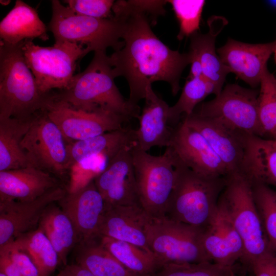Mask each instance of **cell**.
Wrapping results in <instances>:
<instances>
[{
    "mask_svg": "<svg viewBox=\"0 0 276 276\" xmlns=\"http://www.w3.org/2000/svg\"><path fill=\"white\" fill-rule=\"evenodd\" d=\"M51 5L52 14L48 29L55 42L83 44L88 53L106 51L109 47L115 51L123 47L122 24L114 16L102 19L78 15L58 0L51 1Z\"/></svg>",
    "mask_w": 276,
    "mask_h": 276,
    "instance_id": "5b68a950",
    "label": "cell"
},
{
    "mask_svg": "<svg viewBox=\"0 0 276 276\" xmlns=\"http://www.w3.org/2000/svg\"><path fill=\"white\" fill-rule=\"evenodd\" d=\"M229 268L209 261L170 263L162 266L151 276H224Z\"/></svg>",
    "mask_w": 276,
    "mask_h": 276,
    "instance_id": "d590c367",
    "label": "cell"
},
{
    "mask_svg": "<svg viewBox=\"0 0 276 276\" xmlns=\"http://www.w3.org/2000/svg\"><path fill=\"white\" fill-rule=\"evenodd\" d=\"M192 60L189 78H195L203 77V70L201 63L198 56L192 50Z\"/></svg>",
    "mask_w": 276,
    "mask_h": 276,
    "instance_id": "b9f144b4",
    "label": "cell"
},
{
    "mask_svg": "<svg viewBox=\"0 0 276 276\" xmlns=\"http://www.w3.org/2000/svg\"><path fill=\"white\" fill-rule=\"evenodd\" d=\"M254 197L268 239L276 254V191L261 183H252Z\"/></svg>",
    "mask_w": 276,
    "mask_h": 276,
    "instance_id": "836d02e7",
    "label": "cell"
},
{
    "mask_svg": "<svg viewBox=\"0 0 276 276\" xmlns=\"http://www.w3.org/2000/svg\"><path fill=\"white\" fill-rule=\"evenodd\" d=\"M134 132L127 126L66 144L67 170L96 156H104L109 160L123 148L135 146Z\"/></svg>",
    "mask_w": 276,
    "mask_h": 276,
    "instance_id": "603a6c76",
    "label": "cell"
},
{
    "mask_svg": "<svg viewBox=\"0 0 276 276\" xmlns=\"http://www.w3.org/2000/svg\"><path fill=\"white\" fill-rule=\"evenodd\" d=\"M0 276H6V275H5L3 273L0 272Z\"/></svg>",
    "mask_w": 276,
    "mask_h": 276,
    "instance_id": "f6af8a7d",
    "label": "cell"
},
{
    "mask_svg": "<svg viewBox=\"0 0 276 276\" xmlns=\"http://www.w3.org/2000/svg\"><path fill=\"white\" fill-rule=\"evenodd\" d=\"M114 78L106 51L95 52L86 69L74 75L66 88L53 95L58 100L86 111L105 110L130 120L137 118L140 107L123 97Z\"/></svg>",
    "mask_w": 276,
    "mask_h": 276,
    "instance_id": "7a4b0ae2",
    "label": "cell"
},
{
    "mask_svg": "<svg viewBox=\"0 0 276 276\" xmlns=\"http://www.w3.org/2000/svg\"><path fill=\"white\" fill-rule=\"evenodd\" d=\"M0 248L9 252L22 276H40L38 268L28 254L16 246L13 241Z\"/></svg>",
    "mask_w": 276,
    "mask_h": 276,
    "instance_id": "74e56055",
    "label": "cell"
},
{
    "mask_svg": "<svg viewBox=\"0 0 276 276\" xmlns=\"http://www.w3.org/2000/svg\"><path fill=\"white\" fill-rule=\"evenodd\" d=\"M45 25L37 11L24 1L17 0L0 22V40L17 44L25 40L49 39Z\"/></svg>",
    "mask_w": 276,
    "mask_h": 276,
    "instance_id": "cb8c5ba5",
    "label": "cell"
},
{
    "mask_svg": "<svg viewBox=\"0 0 276 276\" xmlns=\"http://www.w3.org/2000/svg\"><path fill=\"white\" fill-rule=\"evenodd\" d=\"M22 50L27 65L44 94L53 89L66 88L74 76L77 61L88 53L83 44L68 41L41 47L33 40H25Z\"/></svg>",
    "mask_w": 276,
    "mask_h": 276,
    "instance_id": "9c48e42d",
    "label": "cell"
},
{
    "mask_svg": "<svg viewBox=\"0 0 276 276\" xmlns=\"http://www.w3.org/2000/svg\"><path fill=\"white\" fill-rule=\"evenodd\" d=\"M176 178L166 216L204 229L217 209L226 177H206L188 168L177 156Z\"/></svg>",
    "mask_w": 276,
    "mask_h": 276,
    "instance_id": "277c9868",
    "label": "cell"
},
{
    "mask_svg": "<svg viewBox=\"0 0 276 276\" xmlns=\"http://www.w3.org/2000/svg\"><path fill=\"white\" fill-rule=\"evenodd\" d=\"M131 154L141 207L151 218L165 216L175 181L176 154L169 146L155 156L135 146Z\"/></svg>",
    "mask_w": 276,
    "mask_h": 276,
    "instance_id": "52a82bcc",
    "label": "cell"
},
{
    "mask_svg": "<svg viewBox=\"0 0 276 276\" xmlns=\"http://www.w3.org/2000/svg\"><path fill=\"white\" fill-rule=\"evenodd\" d=\"M20 147L30 166L63 177L66 168V143L58 126L41 111L23 137Z\"/></svg>",
    "mask_w": 276,
    "mask_h": 276,
    "instance_id": "7c38bea8",
    "label": "cell"
},
{
    "mask_svg": "<svg viewBox=\"0 0 276 276\" xmlns=\"http://www.w3.org/2000/svg\"><path fill=\"white\" fill-rule=\"evenodd\" d=\"M275 41L266 43H248L229 38L217 50L222 63L230 73L255 88L260 85L267 62L275 51Z\"/></svg>",
    "mask_w": 276,
    "mask_h": 276,
    "instance_id": "d6986e66",
    "label": "cell"
},
{
    "mask_svg": "<svg viewBox=\"0 0 276 276\" xmlns=\"http://www.w3.org/2000/svg\"><path fill=\"white\" fill-rule=\"evenodd\" d=\"M202 244L209 261L225 268H232L243 259V241L223 204L218 200L217 209L203 229Z\"/></svg>",
    "mask_w": 276,
    "mask_h": 276,
    "instance_id": "ac0fdd59",
    "label": "cell"
},
{
    "mask_svg": "<svg viewBox=\"0 0 276 276\" xmlns=\"http://www.w3.org/2000/svg\"><path fill=\"white\" fill-rule=\"evenodd\" d=\"M23 42L0 40V119L33 118L43 109L50 93L40 91L26 62Z\"/></svg>",
    "mask_w": 276,
    "mask_h": 276,
    "instance_id": "3957f363",
    "label": "cell"
},
{
    "mask_svg": "<svg viewBox=\"0 0 276 276\" xmlns=\"http://www.w3.org/2000/svg\"><path fill=\"white\" fill-rule=\"evenodd\" d=\"M113 16L122 24L124 45L108 56L115 78L124 77L129 87V102L139 105L147 89L155 81L169 84L173 96L180 89L181 74L192 60V53L170 49L152 31L149 15L139 1H117Z\"/></svg>",
    "mask_w": 276,
    "mask_h": 276,
    "instance_id": "6da1fadb",
    "label": "cell"
},
{
    "mask_svg": "<svg viewBox=\"0 0 276 276\" xmlns=\"http://www.w3.org/2000/svg\"><path fill=\"white\" fill-rule=\"evenodd\" d=\"M209 95L203 77L188 79L177 102L170 106L169 120L171 126H177L182 117L191 115L199 104Z\"/></svg>",
    "mask_w": 276,
    "mask_h": 276,
    "instance_id": "d6a6232c",
    "label": "cell"
},
{
    "mask_svg": "<svg viewBox=\"0 0 276 276\" xmlns=\"http://www.w3.org/2000/svg\"><path fill=\"white\" fill-rule=\"evenodd\" d=\"M66 192L61 186L32 201H0V247L36 228L46 209Z\"/></svg>",
    "mask_w": 276,
    "mask_h": 276,
    "instance_id": "2e32d148",
    "label": "cell"
},
{
    "mask_svg": "<svg viewBox=\"0 0 276 276\" xmlns=\"http://www.w3.org/2000/svg\"><path fill=\"white\" fill-rule=\"evenodd\" d=\"M35 117L25 120L13 118L0 119V171L30 166L20 143Z\"/></svg>",
    "mask_w": 276,
    "mask_h": 276,
    "instance_id": "4316f807",
    "label": "cell"
},
{
    "mask_svg": "<svg viewBox=\"0 0 276 276\" xmlns=\"http://www.w3.org/2000/svg\"><path fill=\"white\" fill-rule=\"evenodd\" d=\"M167 2L171 4L179 22L178 40L198 32L205 1L170 0Z\"/></svg>",
    "mask_w": 276,
    "mask_h": 276,
    "instance_id": "e575fe53",
    "label": "cell"
},
{
    "mask_svg": "<svg viewBox=\"0 0 276 276\" xmlns=\"http://www.w3.org/2000/svg\"><path fill=\"white\" fill-rule=\"evenodd\" d=\"M64 3L75 13L91 17L107 19L113 17L112 0H66Z\"/></svg>",
    "mask_w": 276,
    "mask_h": 276,
    "instance_id": "8d00e7d4",
    "label": "cell"
},
{
    "mask_svg": "<svg viewBox=\"0 0 276 276\" xmlns=\"http://www.w3.org/2000/svg\"><path fill=\"white\" fill-rule=\"evenodd\" d=\"M104 247L124 267L141 276H151L160 266L152 253L132 244L106 237H100Z\"/></svg>",
    "mask_w": 276,
    "mask_h": 276,
    "instance_id": "f546056e",
    "label": "cell"
},
{
    "mask_svg": "<svg viewBox=\"0 0 276 276\" xmlns=\"http://www.w3.org/2000/svg\"><path fill=\"white\" fill-rule=\"evenodd\" d=\"M274 60L276 63V41H275V51L274 52Z\"/></svg>",
    "mask_w": 276,
    "mask_h": 276,
    "instance_id": "ee69618b",
    "label": "cell"
},
{
    "mask_svg": "<svg viewBox=\"0 0 276 276\" xmlns=\"http://www.w3.org/2000/svg\"><path fill=\"white\" fill-rule=\"evenodd\" d=\"M219 199L243 241L244 260L249 264L271 250L254 199L252 182L246 175L227 176Z\"/></svg>",
    "mask_w": 276,
    "mask_h": 276,
    "instance_id": "8992f818",
    "label": "cell"
},
{
    "mask_svg": "<svg viewBox=\"0 0 276 276\" xmlns=\"http://www.w3.org/2000/svg\"><path fill=\"white\" fill-rule=\"evenodd\" d=\"M181 120L206 139L226 167L229 175H246L248 149L252 135L195 113Z\"/></svg>",
    "mask_w": 276,
    "mask_h": 276,
    "instance_id": "4fadbf2b",
    "label": "cell"
},
{
    "mask_svg": "<svg viewBox=\"0 0 276 276\" xmlns=\"http://www.w3.org/2000/svg\"><path fill=\"white\" fill-rule=\"evenodd\" d=\"M58 126L66 144L121 129L130 119L111 112L88 111L55 98L51 92L42 110Z\"/></svg>",
    "mask_w": 276,
    "mask_h": 276,
    "instance_id": "8fae6325",
    "label": "cell"
},
{
    "mask_svg": "<svg viewBox=\"0 0 276 276\" xmlns=\"http://www.w3.org/2000/svg\"><path fill=\"white\" fill-rule=\"evenodd\" d=\"M258 96L256 90L228 84L215 98L198 105L193 112L248 135L264 137L259 115Z\"/></svg>",
    "mask_w": 276,
    "mask_h": 276,
    "instance_id": "30bf717a",
    "label": "cell"
},
{
    "mask_svg": "<svg viewBox=\"0 0 276 276\" xmlns=\"http://www.w3.org/2000/svg\"><path fill=\"white\" fill-rule=\"evenodd\" d=\"M38 226L57 252L59 263L66 265L69 252L79 242L76 230L69 217L59 206L54 203L44 212Z\"/></svg>",
    "mask_w": 276,
    "mask_h": 276,
    "instance_id": "484cf974",
    "label": "cell"
},
{
    "mask_svg": "<svg viewBox=\"0 0 276 276\" xmlns=\"http://www.w3.org/2000/svg\"><path fill=\"white\" fill-rule=\"evenodd\" d=\"M150 217L140 206H106L99 236L128 242L151 252L146 234Z\"/></svg>",
    "mask_w": 276,
    "mask_h": 276,
    "instance_id": "44dd1931",
    "label": "cell"
},
{
    "mask_svg": "<svg viewBox=\"0 0 276 276\" xmlns=\"http://www.w3.org/2000/svg\"><path fill=\"white\" fill-rule=\"evenodd\" d=\"M224 276H238V275H236L233 272L232 270V268H231L228 270V271H227V272L226 273Z\"/></svg>",
    "mask_w": 276,
    "mask_h": 276,
    "instance_id": "7bdbcfd3",
    "label": "cell"
},
{
    "mask_svg": "<svg viewBox=\"0 0 276 276\" xmlns=\"http://www.w3.org/2000/svg\"><path fill=\"white\" fill-rule=\"evenodd\" d=\"M0 272L6 276H22L9 252L0 248Z\"/></svg>",
    "mask_w": 276,
    "mask_h": 276,
    "instance_id": "ab89813d",
    "label": "cell"
},
{
    "mask_svg": "<svg viewBox=\"0 0 276 276\" xmlns=\"http://www.w3.org/2000/svg\"><path fill=\"white\" fill-rule=\"evenodd\" d=\"M133 147L121 149L94 178L106 206H141L131 154Z\"/></svg>",
    "mask_w": 276,
    "mask_h": 276,
    "instance_id": "5bb4252c",
    "label": "cell"
},
{
    "mask_svg": "<svg viewBox=\"0 0 276 276\" xmlns=\"http://www.w3.org/2000/svg\"><path fill=\"white\" fill-rule=\"evenodd\" d=\"M209 22V32L201 34L197 32L190 37V50L198 56L200 61L203 77L213 82L220 93L226 77L230 72L216 54L215 40L225 22L224 19L216 17Z\"/></svg>",
    "mask_w": 276,
    "mask_h": 276,
    "instance_id": "d4e9b609",
    "label": "cell"
},
{
    "mask_svg": "<svg viewBox=\"0 0 276 276\" xmlns=\"http://www.w3.org/2000/svg\"><path fill=\"white\" fill-rule=\"evenodd\" d=\"M203 230L166 216L150 217L146 227L148 246L160 267L170 263L210 262L202 246Z\"/></svg>",
    "mask_w": 276,
    "mask_h": 276,
    "instance_id": "ba28073f",
    "label": "cell"
},
{
    "mask_svg": "<svg viewBox=\"0 0 276 276\" xmlns=\"http://www.w3.org/2000/svg\"><path fill=\"white\" fill-rule=\"evenodd\" d=\"M60 186L54 175L31 166L0 171V201H32Z\"/></svg>",
    "mask_w": 276,
    "mask_h": 276,
    "instance_id": "7402d4cb",
    "label": "cell"
},
{
    "mask_svg": "<svg viewBox=\"0 0 276 276\" xmlns=\"http://www.w3.org/2000/svg\"><path fill=\"white\" fill-rule=\"evenodd\" d=\"M57 202L73 223L79 243L99 237L106 204L94 179L76 190L66 192Z\"/></svg>",
    "mask_w": 276,
    "mask_h": 276,
    "instance_id": "e0dca14e",
    "label": "cell"
},
{
    "mask_svg": "<svg viewBox=\"0 0 276 276\" xmlns=\"http://www.w3.org/2000/svg\"><path fill=\"white\" fill-rule=\"evenodd\" d=\"M169 146L183 164L201 176L215 178L229 175L226 167L206 139L182 120L174 127Z\"/></svg>",
    "mask_w": 276,
    "mask_h": 276,
    "instance_id": "9a60e30c",
    "label": "cell"
},
{
    "mask_svg": "<svg viewBox=\"0 0 276 276\" xmlns=\"http://www.w3.org/2000/svg\"><path fill=\"white\" fill-rule=\"evenodd\" d=\"M77 264L95 276H141L121 264L102 244L100 237L81 242Z\"/></svg>",
    "mask_w": 276,
    "mask_h": 276,
    "instance_id": "f1b7e54d",
    "label": "cell"
},
{
    "mask_svg": "<svg viewBox=\"0 0 276 276\" xmlns=\"http://www.w3.org/2000/svg\"><path fill=\"white\" fill-rule=\"evenodd\" d=\"M56 276H95L88 270L75 264L66 265Z\"/></svg>",
    "mask_w": 276,
    "mask_h": 276,
    "instance_id": "60d3db41",
    "label": "cell"
},
{
    "mask_svg": "<svg viewBox=\"0 0 276 276\" xmlns=\"http://www.w3.org/2000/svg\"><path fill=\"white\" fill-rule=\"evenodd\" d=\"M13 241L28 254L38 268L40 276H50L59 263L57 252L38 226Z\"/></svg>",
    "mask_w": 276,
    "mask_h": 276,
    "instance_id": "4dcf8cb0",
    "label": "cell"
},
{
    "mask_svg": "<svg viewBox=\"0 0 276 276\" xmlns=\"http://www.w3.org/2000/svg\"><path fill=\"white\" fill-rule=\"evenodd\" d=\"M144 107L137 119L140 126L135 129V147L147 151L153 147L169 146L174 127L169 120L170 106L153 91L147 89Z\"/></svg>",
    "mask_w": 276,
    "mask_h": 276,
    "instance_id": "ffe728a7",
    "label": "cell"
},
{
    "mask_svg": "<svg viewBox=\"0 0 276 276\" xmlns=\"http://www.w3.org/2000/svg\"><path fill=\"white\" fill-rule=\"evenodd\" d=\"M246 176L276 191V142L257 136L250 138Z\"/></svg>",
    "mask_w": 276,
    "mask_h": 276,
    "instance_id": "83f0119b",
    "label": "cell"
},
{
    "mask_svg": "<svg viewBox=\"0 0 276 276\" xmlns=\"http://www.w3.org/2000/svg\"><path fill=\"white\" fill-rule=\"evenodd\" d=\"M249 264L255 276H276V254L271 250Z\"/></svg>",
    "mask_w": 276,
    "mask_h": 276,
    "instance_id": "f35d334b",
    "label": "cell"
},
{
    "mask_svg": "<svg viewBox=\"0 0 276 276\" xmlns=\"http://www.w3.org/2000/svg\"><path fill=\"white\" fill-rule=\"evenodd\" d=\"M258 96L260 123L265 135L276 138V78L266 67L261 78Z\"/></svg>",
    "mask_w": 276,
    "mask_h": 276,
    "instance_id": "1f68e13d",
    "label": "cell"
},
{
    "mask_svg": "<svg viewBox=\"0 0 276 276\" xmlns=\"http://www.w3.org/2000/svg\"><path fill=\"white\" fill-rule=\"evenodd\" d=\"M274 140L276 142V138L275 139H274Z\"/></svg>",
    "mask_w": 276,
    "mask_h": 276,
    "instance_id": "bcb514c9",
    "label": "cell"
}]
</instances>
